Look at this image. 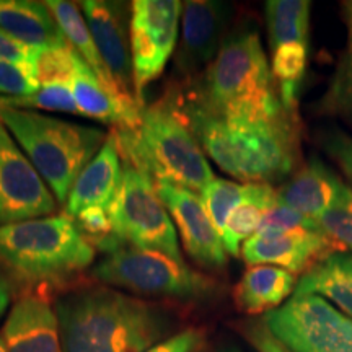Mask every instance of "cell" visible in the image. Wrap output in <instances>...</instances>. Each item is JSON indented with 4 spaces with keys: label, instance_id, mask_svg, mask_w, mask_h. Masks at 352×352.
I'll return each mask as SVG.
<instances>
[{
    "label": "cell",
    "instance_id": "6da1fadb",
    "mask_svg": "<svg viewBox=\"0 0 352 352\" xmlns=\"http://www.w3.org/2000/svg\"><path fill=\"white\" fill-rule=\"evenodd\" d=\"M210 160L243 183L271 184L292 175L300 160L298 114L272 120H227L189 101L171 98Z\"/></svg>",
    "mask_w": 352,
    "mask_h": 352
},
{
    "label": "cell",
    "instance_id": "7a4b0ae2",
    "mask_svg": "<svg viewBox=\"0 0 352 352\" xmlns=\"http://www.w3.org/2000/svg\"><path fill=\"white\" fill-rule=\"evenodd\" d=\"M54 308L63 352H145L171 329L162 308L104 285L70 290Z\"/></svg>",
    "mask_w": 352,
    "mask_h": 352
},
{
    "label": "cell",
    "instance_id": "3957f363",
    "mask_svg": "<svg viewBox=\"0 0 352 352\" xmlns=\"http://www.w3.org/2000/svg\"><path fill=\"white\" fill-rule=\"evenodd\" d=\"M186 101L227 120H272L289 113L280 103L259 34L250 28L227 34Z\"/></svg>",
    "mask_w": 352,
    "mask_h": 352
},
{
    "label": "cell",
    "instance_id": "277c9868",
    "mask_svg": "<svg viewBox=\"0 0 352 352\" xmlns=\"http://www.w3.org/2000/svg\"><path fill=\"white\" fill-rule=\"evenodd\" d=\"M122 162L147 173L153 182H168L201 192L214 179L208 157L173 100L144 107L134 127H114Z\"/></svg>",
    "mask_w": 352,
    "mask_h": 352
},
{
    "label": "cell",
    "instance_id": "5b68a950",
    "mask_svg": "<svg viewBox=\"0 0 352 352\" xmlns=\"http://www.w3.org/2000/svg\"><path fill=\"white\" fill-rule=\"evenodd\" d=\"M95 253L65 214L0 227V264L28 285L67 283L94 263Z\"/></svg>",
    "mask_w": 352,
    "mask_h": 352
},
{
    "label": "cell",
    "instance_id": "8992f818",
    "mask_svg": "<svg viewBox=\"0 0 352 352\" xmlns=\"http://www.w3.org/2000/svg\"><path fill=\"white\" fill-rule=\"evenodd\" d=\"M0 121L50 186L56 201L64 206L78 175L108 139V132L100 127L28 109L0 107Z\"/></svg>",
    "mask_w": 352,
    "mask_h": 352
},
{
    "label": "cell",
    "instance_id": "52a82bcc",
    "mask_svg": "<svg viewBox=\"0 0 352 352\" xmlns=\"http://www.w3.org/2000/svg\"><path fill=\"white\" fill-rule=\"evenodd\" d=\"M100 283L126 289L138 296L202 302L215 294L217 285L202 272L166 254L126 248L107 254L91 270Z\"/></svg>",
    "mask_w": 352,
    "mask_h": 352
},
{
    "label": "cell",
    "instance_id": "ba28073f",
    "mask_svg": "<svg viewBox=\"0 0 352 352\" xmlns=\"http://www.w3.org/2000/svg\"><path fill=\"white\" fill-rule=\"evenodd\" d=\"M108 214L114 235L126 246L184 261L171 215L145 171L122 162L121 184Z\"/></svg>",
    "mask_w": 352,
    "mask_h": 352
},
{
    "label": "cell",
    "instance_id": "9c48e42d",
    "mask_svg": "<svg viewBox=\"0 0 352 352\" xmlns=\"http://www.w3.org/2000/svg\"><path fill=\"white\" fill-rule=\"evenodd\" d=\"M263 323L292 352H352V318L318 296H294Z\"/></svg>",
    "mask_w": 352,
    "mask_h": 352
},
{
    "label": "cell",
    "instance_id": "30bf717a",
    "mask_svg": "<svg viewBox=\"0 0 352 352\" xmlns=\"http://www.w3.org/2000/svg\"><path fill=\"white\" fill-rule=\"evenodd\" d=\"M183 3L178 0H135L131 7V56L134 95L140 108L144 94L162 76L178 39Z\"/></svg>",
    "mask_w": 352,
    "mask_h": 352
},
{
    "label": "cell",
    "instance_id": "8fae6325",
    "mask_svg": "<svg viewBox=\"0 0 352 352\" xmlns=\"http://www.w3.org/2000/svg\"><path fill=\"white\" fill-rule=\"evenodd\" d=\"M56 197L0 121V227L51 217Z\"/></svg>",
    "mask_w": 352,
    "mask_h": 352
},
{
    "label": "cell",
    "instance_id": "7c38bea8",
    "mask_svg": "<svg viewBox=\"0 0 352 352\" xmlns=\"http://www.w3.org/2000/svg\"><path fill=\"white\" fill-rule=\"evenodd\" d=\"M183 6L175 69L179 76L191 78L209 67L226 41L232 7L215 0H189Z\"/></svg>",
    "mask_w": 352,
    "mask_h": 352
},
{
    "label": "cell",
    "instance_id": "4fadbf2b",
    "mask_svg": "<svg viewBox=\"0 0 352 352\" xmlns=\"http://www.w3.org/2000/svg\"><path fill=\"white\" fill-rule=\"evenodd\" d=\"M336 252H344V248L323 230L292 228L256 232L243 243L241 256L250 266L270 264L298 274Z\"/></svg>",
    "mask_w": 352,
    "mask_h": 352
},
{
    "label": "cell",
    "instance_id": "5bb4252c",
    "mask_svg": "<svg viewBox=\"0 0 352 352\" xmlns=\"http://www.w3.org/2000/svg\"><path fill=\"white\" fill-rule=\"evenodd\" d=\"M155 188L168 209L171 220L178 227L189 256L201 266L222 270L227 263V252L222 236L202 204L201 196L168 182H155Z\"/></svg>",
    "mask_w": 352,
    "mask_h": 352
},
{
    "label": "cell",
    "instance_id": "9a60e30c",
    "mask_svg": "<svg viewBox=\"0 0 352 352\" xmlns=\"http://www.w3.org/2000/svg\"><path fill=\"white\" fill-rule=\"evenodd\" d=\"M80 6L96 47L118 88L126 98L135 101L129 6L108 0H87Z\"/></svg>",
    "mask_w": 352,
    "mask_h": 352
},
{
    "label": "cell",
    "instance_id": "2e32d148",
    "mask_svg": "<svg viewBox=\"0 0 352 352\" xmlns=\"http://www.w3.org/2000/svg\"><path fill=\"white\" fill-rule=\"evenodd\" d=\"M0 340L7 352H63L56 308L41 296H25L12 307Z\"/></svg>",
    "mask_w": 352,
    "mask_h": 352
},
{
    "label": "cell",
    "instance_id": "e0dca14e",
    "mask_svg": "<svg viewBox=\"0 0 352 352\" xmlns=\"http://www.w3.org/2000/svg\"><path fill=\"white\" fill-rule=\"evenodd\" d=\"M347 184L334 171L311 158L298 168L277 191V202L320 222L341 199Z\"/></svg>",
    "mask_w": 352,
    "mask_h": 352
},
{
    "label": "cell",
    "instance_id": "ac0fdd59",
    "mask_svg": "<svg viewBox=\"0 0 352 352\" xmlns=\"http://www.w3.org/2000/svg\"><path fill=\"white\" fill-rule=\"evenodd\" d=\"M122 178V158L118 140L109 132L107 142L88 164L70 189L64 214L76 217L88 208L108 209L120 189Z\"/></svg>",
    "mask_w": 352,
    "mask_h": 352
},
{
    "label": "cell",
    "instance_id": "d6986e66",
    "mask_svg": "<svg viewBox=\"0 0 352 352\" xmlns=\"http://www.w3.org/2000/svg\"><path fill=\"white\" fill-rule=\"evenodd\" d=\"M0 30L33 50L70 46L46 2L0 0Z\"/></svg>",
    "mask_w": 352,
    "mask_h": 352
},
{
    "label": "cell",
    "instance_id": "ffe728a7",
    "mask_svg": "<svg viewBox=\"0 0 352 352\" xmlns=\"http://www.w3.org/2000/svg\"><path fill=\"white\" fill-rule=\"evenodd\" d=\"M297 287V277L283 267L254 264L243 272L233 289V300L246 315L270 314Z\"/></svg>",
    "mask_w": 352,
    "mask_h": 352
},
{
    "label": "cell",
    "instance_id": "44dd1931",
    "mask_svg": "<svg viewBox=\"0 0 352 352\" xmlns=\"http://www.w3.org/2000/svg\"><path fill=\"white\" fill-rule=\"evenodd\" d=\"M70 90L82 116L114 127H134L140 120L142 108L111 94L88 65L72 78Z\"/></svg>",
    "mask_w": 352,
    "mask_h": 352
},
{
    "label": "cell",
    "instance_id": "7402d4cb",
    "mask_svg": "<svg viewBox=\"0 0 352 352\" xmlns=\"http://www.w3.org/2000/svg\"><path fill=\"white\" fill-rule=\"evenodd\" d=\"M294 296H318L352 318V254L336 252L320 259L303 272Z\"/></svg>",
    "mask_w": 352,
    "mask_h": 352
},
{
    "label": "cell",
    "instance_id": "603a6c76",
    "mask_svg": "<svg viewBox=\"0 0 352 352\" xmlns=\"http://www.w3.org/2000/svg\"><path fill=\"white\" fill-rule=\"evenodd\" d=\"M46 6L50 7V10L54 15L57 23H59L70 46L85 60V64L91 69V72L95 74V77L98 78L101 85L108 88L111 94L120 96V98L129 101V103H138V101L126 98L120 91V88H118L107 64H104L103 57L100 54L98 47H96L85 16L80 12V7H77V3L65 2V0H50V2H46Z\"/></svg>",
    "mask_w": 352,
    "mask_h": 352
},
{
    "label": "cell",
    "instance_id": "cb8c5ba5",
    "mask_svg": "<svg viewBox=\"0 0 352 352\" xmlns=\"http://www.w3.org/2000/svg\"><path fill=\"white\" fill-rule=\"evenodd\" d=\"M277 204V191L271 184L248 183L245 199L236 206L226 230L222 233L223 248L227 254L239 256L241 241L252 239L261 227V222L270 210Z\"/></svg>",
    "mask_w": 352,
    "mask_h": 352
},
{
    "label": "cell",
    "instance_id": "d4e9b609",
    "mask_svg": "<svg viewBox=\"0 0 352 352\" xmlns=\"http://www.w3.org/2000/svg\"><path fill=\"white\" fill-rule=\"evenodd\" d=\"M308 0H267L264 3L267 36L272 50L284 44H307L310 34Z\"/></svg>",
    "mask_w": 352,
    "mask_h": 352
},
{
    "label": "cell",
    "instance_id": "484cf974",
    "mask_svg": "<svg viewBox=\"0 0 352 352\" xmlns=\"http://www.w3.org/2000/svg\"><path fill=\"white\" fill-rule=\"evenodd\" d=\"M308 63L307 44H284L272 50L271 72L280 103L289 113L297 114L298 90Z\"/></svg>",
    "mask_w": 352,
    "mask_h": 352
},
{
    "label": "cell",
    "instance_id": "4316f807",
    "mask_svg": "<svg viewBox=\"0 0 352 352\" xmlns=\"http://www.w3.org/2000/svg\"><path fill=\"white\" fill-rule=\"evenodd\" d=\"M347 43L328 90L321 96L320 113L341 118L352 124V2L346 3Z\"/></svg>",
    "mask_w": 352,
    "mask_h": 352
},
{
    "label": "cell",
    "instance_id": "83f0119b",
    "mask_svg": "<svg viewBox=\"0 0 352 352\" xmlns=\"http://www.w3.org/2000/svg\"><path fill=\"white\" fill-rule=\"evenodd\" d=\"M85 60L72 46L41 47L34 50L32 67L39 85L44 83H69L85 67Z\"/></svg>",
    "mask_w": 352,
    "mask_h": 352
},
{
    "label": "cell",
    "instance_id": "f1b7e54d",
    "mask_svg": "<svg viewBox=\"0 0 352 352\" xmlns=\"http://www.w3.org/2000/svg\"><path fill=\"white\" fill-rule=\"evenodd\" d=\"M248 183H235L223 178H214L201 191V201L208 210L210 220L222 236L233 210L245 199Z\"/></svg>",
    "mask_w": 352,
    "mask_h": 352
},
{
    "label": "cell",
    "instance_id": "f546056e",
    "mask_svg": "<svg viewBox=\"0 0 352 352\" xmlns=\"http://www.w3.org/2000/svg\"><path fill=\"white\" fill-rule=\"evenodd\" d=\"M0 107L28 109V111L43 109V111L80 114L69 83H44V85L39 87L36 94L30 96H21V98H0Z\"/></svg>",
    "mask_w": 352,
    "mask_h": 352
},
{
    "label": "cell",
    "instance_id": "4dcf8cb0",
    "mask_svg": "<svg viewBox=\"0 0 352 352\" xmlns=\"http://www.w3.org/2000/svg\"><path fill=\"white\" fill-rule=\"evenodd\" d=\"M39 82L28 65L0 60V98H21L39 90Z\"/></svg>",
    "mask_w": 352,
    "mask_h": 352
},
{
    "label": "cell",
    "instance_id": "1f68e13d",
    "mask_svg": "<svg viewBox=\"0 0 352 352\" xmlns=\"http://www.w3.org/2000/svg\"><path fill=\"white\" fill-rule=\"evenodd\" d=\"M292 228H305V230L314 232L323 230L320 222L287 208V206L279 204V202L264 215L259 230H292Z\"/></svg>",
    "mask_w": 352,
    "mask_h": 352
},
{
    "label": "cell",
    "instance_id": "d6a6232c",
    "mask_svg": "<svg viewBox=\"0 0 352 352\" xmlns=\"http://www.w3.org/2000/svg\"><path fill=\"white\" fill-rule=\"evenodd\" d=\"M320 226L328 236L340 243L342 248H349L352 252V212L342 208L334 206L320 219Z\"/></svg>",
    "mask_w": 352,
    "mask_h": 352
},
{
    "label": "cell",
    "instance_id": "836d02e7",
    "mask_svg": "<svg viewBox=\"0 0 352 352\" xmlns=\"http://www.w3.org/2000/svg\"><path fill=\"white\" fill-rule=\"evenodd\" d=\"M324 151L328 152V155L340 165L342 173L347 176L352 184V138L346 132L340 129H333L327 132V134L321 138Z\"/></svg>",
    "mask_w": 352,
    "mask_h": 352
},
{
    "label": "cell",
    "instance_id": "e575fe53",
    "mask_svg": "<svg viewBox=\"0 0 352 352\" xmlns=\"http://www.w3.org/2000/svg\"><path fill=\"white\" fill-rule=\"evenodd\" d=\"M204 344L206 333L201 328H186L145 352H199Z\"/></svg>",
    "mask_w": 352,
    "mask_h": 352
},
{
    "label": "cell",
    "instance_id": "d590c367",
    "mask_svg": "<svg viewBox=\"0 0 352 352\" xmlns=\"http://www.w3.org/2000/svg\"><path fill=\"white\" fill-rule=\"evenodd\" d=\"M33 54V47L26 46V44L20 43L19 39L12 38L10 34L3 32V30H0V60H7V63H15L32 67Z\"/></svg>",
    "mask_w": 352,
    "mask_h": 352
},
{
    "label": "cell",
    "instance_id": "8d00e7d4",
    "mask_svg": "<svg viewBox=\"0 0 352 352\" xmlns=\"http://www.w3.org/2000/svg\"><path fill=\"white\" fill-rule=\"evenodd\" d=\"M245 336L258 352H292L267 331V328L264 327L263 321L246 324Z\"/></svg>",
    "mask_w": 352,
    "mask_h": 352
},
{
    "label": "cell",
    "instance_id": "74e56055",
    "mask_svg": "<svg viewBox=\"0 0 352 352\" xmlns=\"http://www.w3.org/2000/svg\"><path fill=\"white\" fill-rule=\"evenodd\" d=\"M8 303H10V287H8L7 280L0 276V318L6 315Z\"/></svg>",
    "mask_w": 352,
    "mask_h": 352
},
{
    "label": "cell",
    "instance_id": "f35d334b",
    "mask_svg": "<svg viewBox=\"0 0 352 352\" xmlns=\"http://www.w3.org/2000/svg\"><path fill=\"white\" fill-rule=\"evenodd\" d=\"M0 352H7L6 346H3V342H2V340H0Z\"/></svg>",
    "mask_w": 352,
    "mask_h": 352
},
{
    "label": "cell",
    "instance_id": "ab89813d",
    "mask_svg": "<svg viewBox=\"0 0 352 352\" xmlns=\"http://www.w3.org/2000/svg\"><path fill=\"white\" fill-rule=\"evenodd\" d=\"M220 352H240V351H236V349H223V351H220Z\"/></svg>",
    "mask_w": 352,
    "mask_h": 352
}]
</instances>
